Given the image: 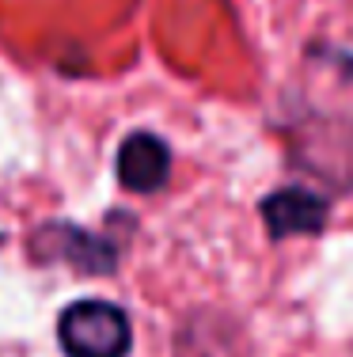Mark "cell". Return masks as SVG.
<instances>
[{"label": "cell", "instance_id": "3", "mask_svg": "<svg viewBox=\"0 0 353 357\" xmlns=\"http://www.w3.org/2000/svg\"><path fill=\"white\" fill-rule=\"evenodd\" d=\"M262 220L274 240L289 236H315L327 228V198L304 186H281L270 198H262Z\"/></svg>", "mask_w": 353, "mask_h": 357}, {"label": "cell", "instance_id": "2", "mask_svg": "<svg viewBox=\"0 0 353 357\" xmlns=\"http://www.w3.org/2000/svg\"><path fill=\"white\" fill-rule=\"evenodd\" d=\"M27 251L35 262H69L80 274H114L118 270V248L107 236H95L72 220H46L31 232Z\"/></svg>", "mask_w": 353, "mask_h": 357}, {"label": "cell", "instance_id": "4", "mask_svg": "<svg viewBox=\"0 0 353 357\" xmlns=\"http://www.w3.org/2000/svg\"><path fill=\"white\" fill-rule=\"evenodd\" d=\"M118 183L133 194H156L159 186H167V175H171V149L167 141H159L156 133L137 130L122 141L118 149Z\"/></svg>", "mask_w": 353, "mask_h": 357}, {"label": "cell", "instance_id": "1", "mask_svg": "<svg viewBox=\"0 0 353 357\" xmlns=\"http://www.w3.org/2000/svg\"><path fill=\"white\" fill-rule=\"evenodd\" d=\"M57 342H61L65 357H130L133 323L118 304L84 296L61 312Z\"/></svg>", "mask_w": 353, "mask_h": 357}]
</instances>
